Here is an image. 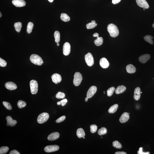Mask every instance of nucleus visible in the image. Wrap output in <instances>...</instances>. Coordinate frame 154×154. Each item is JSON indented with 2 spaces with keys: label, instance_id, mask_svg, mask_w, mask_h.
Listing matches in <instances>:
<instances>
[{
  "label": "nucleus",
  "instance_id": "obj_35",
  "mask_svg": "<svg viewBox=\"0 0 154 154\" xmlns=\"http://www.w3.org/2000/svg\"><path fill=\"white\" fill-rule=\"evenodd\" d=\"M18 107L20 108H23L26 105V103L25 102L21 100H19L17 104Z\"/></svg>",
  "mask_w": 154,
  "mask_h": 154
},
{
  "label": "nucleus",
  "instance_id": "obj_28",
  "mask_svg": "<svg viewBox=\"0 0 154 154\" xmlns=\"http://www.w3.org/2000/svg\"><path fill=\"white\" fill-rule=\"evenodd\" d=\"M33 24L32 22H29L28 23L27 26V32L28 34L31 33L33 28Z\"/></svg>",
  "mask_w": 154,
  "mask_h": 154
},
{
  "label": "nucleus",
  "instance_id": "obj_9",
  "mask_svg": "<svg viewBox=\"0 0 154 154\" xmlns=\"http://www.w3.org/2000/svg\"><path fill=\"white\" fill-rule=\"evenodd\" d=\"M71 52V45L68 42H66L63 47V53L65 55H69Z\"/></svg>",
  "mask_w": 154,
  "mask_h": 154
},
{
  "label": "nucleus",
  "instance_id": "obj_49",
  "mask_svg": "<svg viewBox=\"0 0 154 154\" xmlns=\"http://www.w3.org/2000/svg\"><path fill=\"white\" fill-rule=\"evenodd\" d=\"M57 45L58 46H59V44L58 43H57Z\"/></svg>",
  "mask_w": 154,
  "mask_h": 154
},
{
  "label": "nucleus",
  "instance_id": "obj_33",
  "mask_svg": "<svg viewBox=\"0 0 154 154\" xmlns=\"http://www.w3.org/2000/svg\"><path fill=\"white\" fill-rule=\"evenodd\" d=\"M115 90V88L114 87H112L109 88L107 91L108 96L110 97L112 96Z\"/></svg>",
  "mask_w": 154,
  "mask_h": 154
},
{
  "label": "nucleus",
  "instance_id": "obj_42",
  "mask_svg": "<svg viewBox=\"0 0 154 154\" xmlns=\"http://www.w3.org/2000/svg\"><path fill=\"white\" fill-rule=\"evenodd\" d=\"M137 154H149L150 153L149 152H142V147H140L139 149V150L137 151Z\"/></svg>",
  "mask_w": 154,
  "mask_h": 154
},
{
  "label": "nucleus",
  "instance_id": "obj_30",
  "mask_svg": "<svg viewBox=\"0 0 154 154\" xmlns=\"http://www.w3.org/2000/svg\"><path fill=\"white\" fill-rule=\"evenodd\" d=\"M55 41L56 43H58L60 40V33L58 31H56L54 33Z\"/></svg>",
  "mask_w": 154,
  "mask_h": 154
},
{
  "label": "nucleus",
  "instance_id": "obj_47",
  "mask_svg": "<svg viewBox=\"0 0 154 154\" xmlns=\"http://www.w3.org/2000/svg\"><path fill=\"white\" fill-rule=\"evenodd\" d=\"M48 1L50 3L54 1V0H48Z\"/></svg>",
  "mask_w": 154,
  "mask_h": 154
},
{
  "label": "nucleus",
  "instance_id": "obj_22",
  "mask_svg": "<svg viewBox=\"0 0 154 154\" xmlns=\"http://www.w3.org/2000/svg\"><path fill=\"white\" fill-rule=\"evenodd\" d=\"M126 87L123 85L119 86L115 90V93L117 94L123 93L126 90Z\"/></svg>",
  "mask_w": 154,
  "mask_h": 154
},
{
  "label": "nucleus",
  "instance_id": "obj_31",
  "mask_svg": "<svg viewBox=\"0 0 154 154\" xmlns=\"http://www.w3.org/2000/svg\"><path fill=\"white\" fill-rule=\"evenodd\" d=\"M107 130L106 128L105 127H102L99 129L98 132V134L99 135H104L107 133Z\"/></svg>",
  "mask_w": 154,
  "mask_h": 154
},
{
  "label": "nucleus",
  "instance_id": "obj_15",
  "mask_svg": "<svg viewBox=\"0 0 154 154\" xmlns=\"http://www.w3.org/2000/svg\"><path fill=\"white\" fill-rule=\"evenodd\" d=\"M100 65L101 67L104 69L108 68L109 65V63L107 60L105 58H102L100 60Z\"/></svg>",
  "mask_w": 154,
  "mask_h": 154
},
{
  "label": "nucleus",
  "instance_id": "obj_53",
  "mask_svg": "<svg viewBox=\"0 0 154 154\" xmlns=\"http://www.w3.org/2000/svg\"><path fill=\"white\" fill-rule=\"evenodd\" d=\"M141 94L142 93V92H141Z\"/></svg>",
  "mask_w": 154,
  "mask_h": 154
},
{
  "label": "nucleus",
  "instance_id": "obj_37",
  "mask_svg": "<svg viewBox=\"0 0 154 154\" xmlns=\"http://www.w3.org/2000/svg\"><path fill=\"white\" fill-rule=\"evenodd\" d=\"M3 104L7 109L8 110H11L12 109V106L8 102L4 101L3 102Z\"/></svg>",
  "mask_w": 154,
  "mask_h": 154
},
{
  "label": "nucleus",
  "instance_id": "obj_50",
  "mask_svg": "<svg viewBox=\"0 0 154 154\" xmlns=\"http://www.w3.org/2000/svg\"><path fill=\"white\" fill-rule=\"evenodd\" d=\"M152 27H153L154 28V23L153 24Z\"/></svg>",
  "mask_w": 154,
  "mask_h": 154
},
{
  "label": "nucleus",
  "instance_id": "obj_40",
  "mask_svg": "<svg viewBox=\"0 0 154 154\" xmlns=\"http://www.w3.org/2000/svg\"><path fill=\"white\" fill-rule=\"evenodd\" d=\"M7 62L4 60L0 58V66L4 67L6 66Z\"/></svg>",
  "mask_w": 154,
  "mask_h": 154
},
{
  "label": "nucleus",
  "instance_id": "obj_48",
  "mask_svg": "<svg viewBox=\"0 0 154 154\" xmlns=\"http://www.w3.org/2000/svg\"><path fill=\"white\" fill-rule=\"evenodd\" d=\"M2 13H1V12H0V17H2Z\"/></svg>",
  "mask_w": 154,
  "mask_h": 154
},
{
  "label": "nucleus",
  "instance_id": "obj_39",
  "mask_svg": "<svg viewBox=\"0 0 154 154\" xmlns=\"http://www.w3.org/2000/svg\"><path fill=\"white\" fill-rule=\"evenodd\" d=\"M68 100L67 99H63L62 100L59 102H57V104L58 105H61L62 106H64L65 104H66L67 103Z\"/></svg>",
  "mask_w": 154,
  "mask_h": 154
},
{
  "label": "nucleus",
  "instance_id": "obj_29",
  "mask_svg": "<svg viewBox=\"0 0 154 154\" xmlns=\"http://www.w3.org/2000/svg\"><path fill=\"white\" fill-rule=\"evenodd\" d=\"M14 26L16 32L19 33L21 31L22 28V24L20 22H16L15 23Z\"/></svg>",
  "mask_w": 154,
  "mask_h": 154
},
{
  "label": "nucleus",
  "instance_id": "obj_36",
  "mask_svg": "<svg viewBox=\"0 0 154 154\" xmlns=\"http://www.w3.org/2000/svg\"><path fill=\"white\" fill-rule=\"evenodd\" d=\"M65 94L63 92H58L56 95V97L58 99H62L65 97Z\"/></svg>",
  "mask_w": 154,
  "mask_h": 154
},
{
  "label": "nucleus",
  "instance_id": "obj_27",
  "mask_svg": "<svg viewBox=\"0 0 154 154\" xmlns=\"http://www.w3.org/2000/svg\"><path fill=\"white\" fill-rule=\"evenodd\" d=\"M154 38V37H152L150 35H147L144 37V39L146 41L149 43L151 44H153V41L152 39Z\"/></svg>",
  "mask_w": 154,
  "mask_h": 154
},
{
  "label": "nucleus",
  "instance_id": "obj_17",
  "mask_svg": "<svg viewBox=\"0 0 154 154\" xmlns=\"http://www.w3.org/2000/svg\"><path fill=\"white\" fill-rule=\"evenodd\" d=\"M130 116L127 112H125L121 116L119 119V121L121 123H125L129 120Z\"/></svg>",
  "mask_w": 154,
  "mask_h": 154
},
{
  "label": "nucleus",
  "instance_id": "obj_1",
  "mask_svg": "<svg viewBox=\"0 0 154 154\" xmlns=\"http://www.w3.org/2000/svg\"><path fill=\"white\" fill-rule=\"evenodd\" d=\"M107 30L110 36L113 37H115L119 34V30L115 24H109L107 27Z\"/></svg>",
  "mask_w": 154,
  "mask_h": 154
},
{
  "label": "nucleus",
  "instance_id": "obj_24",
  "mask_svg": "<svg viewBox=\"0 0 154 154\" xmlns=\"http://www.w3.org/2000/svg\"><path fill=\"white\" fill-rule=\"evenodd\" d=\"M118 107V105L117 104H116L112 106L108 110L109 113H114L117 111Z\"/></svg>",
  "mask_w": 154,
  "mask_h": 154
},
{
  "label": "nucleus",
  "instance_id": "obj_43",
  "mask_svg": "<svg viewBox=\"0 0 154 154\" xmlns=\"http://www.w3.org/2000/svg\"><path fill=\"white\" fill-rule=\"evenodd\" d=\"M20 153L16 150H13L11 151L9 154H20Z\"/></svg>",
  "mask_w": 154,
  "mask_h": 154
},
{
  "label": "nucleus",
  "instance_id": "obj_12",
  "mask_svg": "<svg viewBox=\"0 0 154 154\" xmlns=\"http://www.w3.org/2000/svg\"><path fill=\"white\" fill-rule=\"evenodd\" d=\"M12 3L17 7H23L26 5V2L24 0H13Z\"/></svg>",
  "mask_w": 154,
  "mask_h": 154
},
{
  "label": "nucleus",
  "instance_id": "obj_32",
  "mask_svg": "<svg viewBox=\"0 0 154 154\" xmlns=\"http://www.w3.org/2000/svg\"><path fill=\"white\" fill-rule=\"evenodd\" d=\"M9 150V148L7 146H2L0 148V154H6Z\"/></svg>",
  "mask_w": 154,
  "mask_h": 154
},
{
  "label": "nucleus",
  "instance_id": "obj_8",
  "mask_svg": "<svg viewBox=\"0 0 154 154\" xmlns=\"http://www.w3.org/2000/svg\"><path fill=\"white\" fill-rule=\"evenodd\" d=\"M97 88L95 86H92L88 89L87 94V97L88 99L92 98L96 92Z\"/></svg>",
  "mask_w": 154,
  "mask_h": 154
},
{
  "label": "nucleus",
  "instance_id": "obj_54",
  "mask_svg": "<svg viewBox=\"0 0 154 154\" xmlns=\"http://www.w3.org/2000/svg\"><path fill=\"white\" fill-rule=\"evenodd\" d=\"M129 114H130V113H129Z\"/></svg>",
  "mask_w": 154,
  "mask_h": 154
},
{
  "label": "nucleus",
  "instance_id": "obj_3",
  "mask_svg": "<svg viewBox=\"0 0 154 154\" xmlns=\"http://www.w3.org/2000/svg\"><path fill=\"white\" fill-rule=\"evenodd\" d=\"M82 76L81 73L79 72H76L75 74L74 78L73 84L76 86L79 85L82 81Z\"/></svg>",
  "mask_w": 154,
  "mask_h": 154
},
{
  "label": "nucleus",
  "instance_id": "obj_38",
  "mask_svg": "<svg viewBox=\"0 0 154 154\" xmlns=\"http://www.w3.org/2000/svg\"><path fill=\"white\" fill-rule=\"evenodd\" d=\"M91 129V132L92 133H96L97 130V126L96 125H92L90 126Z\"/></svg>",
  "mask_w": 154,
  "mask_h": 154
},
{
  "label": "nucleus",
  "instance_id": "obj_45",
  "mask_svg": "<svg viewBox=\"0 0 154 154\" xmlns=\"http://www.w3.org/2000/svg\"><path fill=\"white\" fill-rule=\"evenodd\" d=\"M115 154H126V152H117L115 153Z\"/></svg>",
  "mask_w": 154,
  "mask_h": 154
},
{
  "label": "nucleus",
  "instance_id": "obj_13",
  "mask_svg": "<svg viewBox=\"0 0 154 154\" xmlns=\"http://www.w3.org/2000/svg\"><path fill=\"white\" fill-rule=\"evenodd\" d=\"M137 5L140 7L148 9L149 8V5L146 0H136Z\"/></svg>",
  "mask_w": 154,
  "mask_h": 154
},
{
  "label": "nucleus",
  "instance_id": "obj_34",
  "mask_svg": "<svg viewBox=\"0 0 154 154\" xmlns=\"http://www.w3.org/2000/svg\"><path fill=\"white\" fill-rule=\"evenodd\" d=\"M112 145L114 148L118 149H121L122 148V145L117 141H114L112 143Z\"/></svg>",
  "mask_w": 154,
  "mask_h": 154
},
{
  "label": "nucleus",
  "instance_id": "obj_23",
  "mask_svg": "<svg viewBox=\"0 0 154 154\" xmlns=\"http://www.w3.org/2000/svg\"><path fill=\"white\" fill-rule=\"evenodd\" d=\"M77 136L79 138L83 137L85 136V132L82 128H79L77 129Z\"/></svg>",
  "mask_w": 154,
  "mask_h": 154
},
{
  "label": "nucleus",
  "instance_id": "obj_4",
  "mask_svg": "<svg viewBox=\"0 0 154 154\" xmlns=\"http://www.w3.org/2000/svg\"><path fill=\"white\" fill-rule=\"evenodd\" d=\"M31 93L32 94H36L38 90V84L36 80H31L30 83Z\"/></svg>",
  "mask_w": 154,
  "mask_h": 154
},
{
  "label": "nucleus",
  "instance_id": "obj_10",
  "mask_svg": "<svg viewBox=\"0 0 154 154\" xmlns=\"http://www.w3.org/2000/svg\"><path fill=\"white\" fill-rule=\"evenodd\" d=\"M93 36L94 37H96L97 39L94 41V43L95 45L97 46L101 45L103 43V39L102 37H99V34L97 33H96L93 34Z\"/></svg>",
  "mask_w": 154,
  "mask_h": 154
},
{
  "label": "nucleus",
  "instance_id": "obj_21",
  "mask_svg": "<svg viewBox=\"0 0 154 154\" xmlns=\"http://www.w3.org/2000/svg\"><path fill=\"white\" fill-rule=\"evenodd\" d=\"M126 69L127 72L130 74L134 73L136 71V67L131 64L128 65L126 67Z\"/></svg>",
  "mask_w": 154,
  "mask_h": 154
},
{
  "label": "nucleus",
  "instance_id": "obj_18",
  "mask_svg": "<svg viewBox=\"0 0 154 154\" xmlns=\"http://www.w3.org/2000/svg\"><path fill=\"white\" fill-rule=\"evenodd\" d=\"M60 134L58 132H54L49 135L47 137L49 141H52L55 140L59 138Z\"/></svg>",
  "mask_w": 154,
  "mask_h": 154
},
{
  "label": "nucleus",
  "instance_id": "obj_2",
  "mask_svg": "<svg viewBox=\"0 0 154 154\" xmlns=\"http://www.w3.org/2000/svg\"><path fill=\"white\" fill-rule=\"evenodd\" d=\"M30 59L32 63L39 66L42 65L43 63L41 58L37 54H32L30 57Z\"/></svg>",
  "mask_w": 154,
  "mask_h": 154
},
{
  "label": "nucleus",
  "instance_id": "obj_20",
  "mask_svg": "<svg viewBox=\"0 0 154 154\" xmlns=\"http://www.w3.org/2000/svg\"><path fill=\"white\" fill-rule=\"evenodd\" d=\"M6 119L7 121V126H13L17 123V121H16L13 120L11 117L9 116H8L6 117Z\"/></svg>",
  "mask_w": 154,
  "mask_h": 154
},
{
  "label": "nucleus",
  "instance_id": "obj_51",
  "mask_svg": "<svg viewBox=\"0 0 154 154\" xmlns=\"http://www.w3.org/2000/svg\"><path fill=\"white\" fill-rule=\"evenodd\" d=\"M145 9H146V8H144L143 10H145Z\"/></svg>",
  "mask_w": 154,
  "mask_h": 154
},
{
  "label": "nucleus",
  "instance_id": "obj_44",
  "mask_svg": "<svg viewBox=\"0 0 154 154\" xmlns=\"http://www.w3.org/2000/svg\"><path fill=\"white\" fill-rule=\"evenodd\" d=\"M121 1V0H112V3L114 4H115L119 3Z\"/></svg>",
  "mask_w": 154,
  "mask_h": 154
},
{
  "label": "nucleus",
  "instance_id": "obj_46",
  "mask_svg": "<svg viewBox=\"0 0 154 154\" xmlns=\"http://www.w3.org/2000/svg\"><path fill=\"white\" fill-rule=\"evenodd\" d=\"M88 98L87 97H86L85 99V101L87 102L88 101Z\"/></svg>",
  "mask_w": 154,
  "mask_h": 154
},
{
  "label": "nucleus",
  "instance_id": "obj_7",
  "mask_svg": "<svg viewBox=\"0 0 154 154\" xmlns=\"http://www.w3.org/2000/svg\"><path fill=\"white\" fill-rule=\"evenodd\" d=\"M59 147L58 145H52L48 146L45 147L44 150L45 152L50 153L55 152L59 149Z\"/></svg>",
  "mask_w": 154,
  "mask_h": 154
},
{
  "label": "nucleus",
  "instance_id": "obj_16",
  "mask_svg": "<svg viewBox=\"0 0 154 154\" xmlns=\"http://www.w3.org/2000/svg\"><path fill=\"white\" fill-rule=\"evenodd\" d=\"M150 58V56L149 54H145L141 56L139 58V60L141 63H145Z\"/></svg>",
  "mask_w": 154,
  "mask_h": 154
},
{
  "label": "nucleus",
  "instance_id": "obj_41",
  "mask_svg": "<svg viewBox=\"0 0 154 154\" xmlns=\"http://www.w3.org/2000/svg\"><path fill=\"white\" fill-rule=\"evenodd\" d=\"M66 118V117L65 116H63L61 117H60L58 118L56 121V122L57 123H59L61 122H62L65 120Z\"/></svg>",
  "mask_w": 154,
  "mask_h": 154
},
{
  "label": "nucleus",
  "instance_id": "obj_11",
  "mask_svg": "<svg viewBox=\"0 0 154 154\" xmlns=\"http://www.w3.org/2000/svg\"><path fill=\"white\" fill-rule=\"evenodd\" d=\"M51 77L53 82L55 84L60 82L62 80V78L60 75L58 73H54L53 74Z\"/></svg>",
  "mask_w": 154,
  "mask_h": 154
},
{
  "label": "nucleus",
  "instance_id": "obj_26",
  "mask_svg": "<svg viewBox=\"0 0 154 154\" xmlns=\"http://www.w3.org/2000/svg\"><path fill=\"white\" fill-rule=\"evenodd\" d=\"M97 25V24L96 23L94 20H92L91 21V23H88L86 25V28L87 29H92L94 28Z\"/></svg>",
  "mask_w": 154,
  "mask_h": 154
},
{
  "label": "nucleus",
  "instance_id": "obj_14",
  "mask_svg": "<svg viewBox=\"0 0 154 154\" xmlns=\"http://www.w3.org/2000/svg\"><path fill=\"white\" fill-rule=\"evenodd\" d=\"M5 87L7 89L10 90H13L17 88L16 84L12 82H8L5 83Z\"/></svg>",
  "mask_w": 154,
  "mask_h": 154
},
{
  "label": "nucleus",
  "instance_id": "obj_52",
  "mask_svg": "<svg viewBox=\"0 0 154 154\" xmlns=\"http://www.w3.org/2000/svg\"><path fill=\"white\" fill-rule=\"evenodd\" d=\"M83 138L84 139V138H85V137H83Z\"/></svg>",
  "mask_w": 154,
  "mask_h": 154
},
{
  "label": "nucleus",
  "instance_id": "obj_6",
  "mask_svg": "<svg viewBox=\"0 0 154 154\" xmlns=\"http://www.w3.org/2000/svg\"><path fill=\"white\" fill-rule=\"evenodd\" d=\"M86 63L88 66L91 67L94 64V59L93 56L91 53H88L85 56Z\"/></svg>",
  "mask_w": 154,
  "mask_h": 154
},
{
  "label": "nucleus",
  "instance_id": "obj_5",
  "mask_svg": "<svg viewBox=\"0 0 154 154\" xmlns=\"http://www.w3.org/2000/svg\"><path fill=\"white\" fill-rule=\"evenodd\" d=\"M49 118V115L48 113H42L38 117L37 122L39 124H43L46 122Z\"/></svg>",
  "mask_w": 154,
  "mask_h": 154
},
{
  "label": "nucleus",
  "instance_id": "obj_25",
  "mask_svg": "<svg viewBox=\"0 0 154 154\" xmlns=\"http://www.w3.org/2000/svg\"><path fill=\"white\" fill-rule=\"evenodd\" d=\"M60 18L62 21L67 22L70 21V17L65 13H62L61 14Z\"/></svg>",
  "mask_w": 154,
  "mask_h": 154
},
{
  "label": "nucleus",
  "instance_id": "obj_19",
  "mask_svg": "<svg viewBox=\"0 0 154 154\" xmlns=\"http://www.w3.org/2000/svg\"><path fill=\"white\" fill-rule=\"evenodd\" d=\"M141 90L139 87H137L135 89L133 98L136 100H139L141 96Z\"/></svg>",
  "mask_w": 154,
  "mask_h": 154
}]
</instances>
